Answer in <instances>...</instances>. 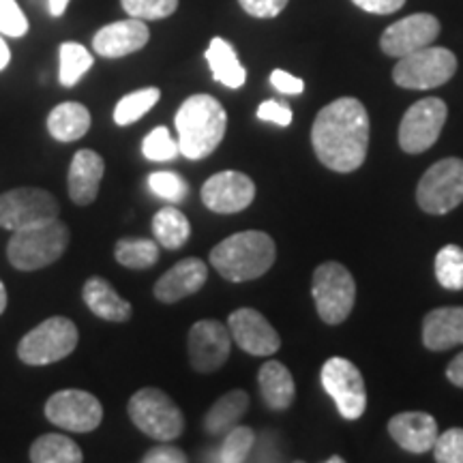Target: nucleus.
Here are the masks:
<instances>
[{"label":"nucleus","mask_w":463,"mask_h":463,"mask_svg":"<svg viewBox=\"0 0 463 463\" xmlns=\"http://www.w3.org/2000/svg\"><path fill=\"white\" fill-rule=\"evenodd\" d=\"M150 33L144 20L129 17L103 26L92 39V50L103 58H123L140 52L148 43Z\"/></svg>","instance_id":"18"},{"label":"nucleus","mask_w":463,"mask_h":463,"mask_svg":"<svg viewBox=\"0 0 463 463\" xmlns=\"http://www.w3.org/2000/svg\"><path fill=\"white\" fill-rule=\"evenodd\" d=\"M358 9L367 11V14H378V15H389L395 14L405 5V0H352Z\"/></svg>","instance_id":"44"},{"label":"nucleus","mask_w":463,"mask_h":463,"mask_svg":"<svg viewBox=\"0 0 463 463\" xmlns=\"http://www.w3.org/2000/svg\"><path fill=\"white\" fill-rule=\"evenodd\" d=\"M114 258L127 269H148L157 264L159 242L150 239H123L116 242Z\"/></svg>","instance_id":"32"},{"label":"nucleus","mask_w":463,"mask_h":463,"mask_svg":"<svg viewBox=\"0 0 463 463\" xmlns=\"http://www.w3.org/2000/svg\"><path fill=\"white\" fill-rule=\"evenodd\" d=\"M249 408V395L245 391H230L217 399L215 405L204 416V430L211 436H225L232 427L239 425Z\"/></svg>","instance_id":"27"},{"label":"nucleus","mask_w":463,"mask_h":463,"mask_svg":"<svg viewBox=\"0 0 463 463\" xmlns=\"http://www.w3.org/2000/svg\"><path fill=\"white\" fill-rule=\"evenodd\" d=\"M28 33V20L15 0H0V34L7 37H24Z\"/></svg>","instance_id":"39"},{"label":"nucleus","mask_w":463,"mask_h":463,"mask_svg":"<svg viewBox=\"0 0 463 463\" xmlns=\"http://www.w3.org/2000/svg\"><path fill=\"white\" fill-rule=\"evenodd\" d=\"M391 438L403 450L414 455L430 453L438 439V422L431 414L425 412H403L389 420Z\"/></svg>","instance_id":"21"},{"label":"nucleus","mask_w":463,"mask_h":463,"mask_svg":"<svg viewBox=\"0 0 463 463\" xmlns=\"http://www.w3.org/2000/svg\"><path fill=\"white\" fill-rule=\"evenodd\" d=\"M142 155L148 161H174L181 155V150H178V140L170 136V129L157 127L144 137Z\"/></svg>","instance_id":"36"},{"label":"nucleus","mask_w":463,"mask_h":463,"mask_svg":"<svg viewBox=\"0 0 463 463\" xmlns=\"http://www.w3.org/2000/svg\"><path fill=\"white\" fill-rule=\"evenodd\" d=\"M9 61H11V50H9V45L5 43V39L0 37V71L9 65Z\"/></svg>","instance_id":"47"},{"label":"nucleus","mask_w":463,"mask_h":463,"mask_svg":"<svg viewBox=\"0 0 463 463\" xmlns=\"http://www.w3.org/2000/svg\"><path fill=\"white\" fill-rule=\"evenodd\" d=\"M144 463H184L187 455L181 449L172 447V444H159V447L150 449L146 455L142 457Z\"/></svg>","instance_id":"42"},{"label":"nucleus","mask_w":463,"mask_h":463,"mask_svg":"<svg viewBox=\"0 0 463 463\" xmlns=\"http://www.w3.org/2000/svg\"><path fill=\"white\" fill-rule=\"evenodd\" d=\"M449 108L438 97L416 101L408 112L403 114L399 125V144L405 153L419 155L430 150L438 142L439 133L447 123Z\"/></svg>","instance_id":"12"},{"label":"nucleus","mask_w":463,"mask_h":463,"mask_svg":"<svg viewBox=\"0 0 463 463\" xmlns=\"http://www.w3.org/2000/svg\"><path fill=\"white\" fill-rule=\"evenodd\" d=\"M95 62V58L82 43L65 42L61 45V62H58V80L62 86L71 89L84 78V73L89 71Z\"/></svg>","instance_id":"31"},{"label":"nucleus","mask_w":463,"mask_h":463,"mask_svg":"<svg viewBox=\"0 0 463 463\" xmlns=\"http://www.w3.org/2000/svg\"><path fill=\"white\" fill-rule=\"evenodd\" d=\"M311 294L320 320L335 326L345 322L354 309L356 281L344 264L324 262L316 269Z\"/></svg>","instance_id":"7"},{"label":"nucleus","mask_w":463,"mask_h":463,"mask_svg":"<svg viewBox=\"0 0 463 463\" xmlns=\"http://www.w3.org/2000/svg\"><path fill=\"white\" fill-rule=\"evenodd\" d=\"M153 234L159 247L176 251L183 245H187L191 239V223L184 213L174 206H165L153 219Z\"/></svg>","instance_id":"28"},{"label":"nucleus","mask_w":463,"mask_h":463,"mask_svg":"<svg viewBox=\"0 0 463 463\" xmlns=\"http://www.w3.org/2000/svg\"><path fill=\"white\" fill-rule=\"evenodd\" d=\"M275 241L266 232L245 230L232 234L211 251V266L223 279L242 283L269 273L275 264Z\"/></svg>","instance_id":"3"},{"label":"nucleus","mask_w":463,"mask_h":463,"mask_svg":"<svg viewBox=\"0 0 463 463\" xmlns=\"http://www.w3.org/2000/svg\"><path fill=\"white\" fill-rule=\"evenodd\" d=\"M61 204L50 191L39 187H17L0 195V228L24 230L58 219Z\"/></svg>","instance_id":"9"},{"label":"nucleus","mask_w":463,"mask_h":463,"mask_svg":"<svg viewBox=\"0 0 463 463\" xmlns=\"http://www.w3.org/2000/svg\"><path fill=\"white\" fill-rule=\"evenodd\" d=\"M439 22L436 15L414 14L395 22L382 33L380 48L384 54L402 58L412 54L416 50L427 48L438 39Z\"/></svg>","instance_id":"16"},{"label":"nucleus","mask_w":463,"mask_h":463,"mask_svg":"<svg viewBox=\"0 0 463 463\" xmlns=\"http://www.w3.org/2000/svg\"><path fill=\"white\" fill-rule=\"evenodd\" d=\"M69 3H71V0H48L50 14L54 15V17H61V15L65 14V11H67Z\"/></svg>","instance_id":"46"},{"label":"nucleus","mask_w":463,"mask_h":463,"mask_svg":"<svg viewBox=\"0 0 463 463\" xmlns=\"http://www.w3.org/2000/svg\"><path fill=\"white\" fill-rule=\"evenodd\" d=\"M45 416L65 431L90 433L101 425L103 405L92 392L67 389L54 392L45 402Z\"/></svg>","instance_id":"13"},{"label":"nucleus","mask_w":463,"mask_h":463,"mask_svg":"<svg viewBox=\"0 0 463 463\" xmlns=\"http://www.w3.org/2000/svg\"><path fill=\"white\" fill-rule=\"evenodd\" d=\"M260 392H262L264 403L270 410H288L297 395V386H294V378L289 369L279 361H269L260 367L258 373Z\"/></svg>","instance_id":"24"},{"label":"nucleus","mask_w":463,"mask_h":463,"mask_svg":"<svg viewBox=\"0 0 463 463\" xmlns=\"http://www.w3.org/2000/svg\"><path fill=\"white\" fill-rule=\"evenodd\" d=\"M289 0H239V5L249 15L260 17V20H270L277 17L288 7Z\"/></svg>","instance_id":"41"},{"label":"nucleus","mask_w":463,"mask_h":463,"mask_svg":"<svg viewBox=\"0 0 463 463\" xmlns=\"http://www.w3.org/2000/svg\"><path fill=\"white\" fill-rule=\"evenodd\" d=\"M256 114H258L260 120H264V123H273L277 127H289V125H292V118H294L292 109H289L286 103L275 101V99L260 103Z\"/></svg>","instance_id":"40"},{"label":"nucleus","mask_w":463,"mask_h":463,"mask_svg":"<svg viewBox=\"0 0 463 463\" xmlns=\"http://www.w3.org/2000/svg\"><path fill=\"white\" fill-rule=\"evenodd\" d=\"M322 386L345 420H358L367 408V391L361 369L344 356H333L322 364Z\"/></svg>","instance_id":"11"},{"label":"nucleus","mask_w":463,"mask_h":463,"mask_svg":"<svg viewBox=\"0 0 463 463\" xmlns=\"http://www.w3.org/2000/svg\"><path fill=\"white\" fill-rule=\"evenodd\" d=\"M103 174H106V161L99 153L90 148L78 150L73 155L67 176L69 198L78 206L92 204L97 194H99Z\"/></svg>","instance_id":"20"},{"label":"nucleus","mask_w":463,"mask_h":463,"mask_svg":"<svg viewBox=\"0 0 463 463\" xmlns=\"http://www.w3.org/2000/svg\"><path fill=\"white\" fill-rule=\"evenodd\" d=\"M433 457L438 463H463V430L453 427L438 436L433 444Z\"/></svg>","instance_id":"38"},{"label":"nucleus","mask_w":463,"mask_h":463,"mask_svg":"<svg viewBox=\"0 0 463 463\" xmlns=\"http://www.w3.org/2000/svg\"><path fill=\"white\" fill-rule=\"evenodd\" d=\"M69 245V228L61 219L15 230L9 239L7 258L17 270H39L61 260Z\"/></svg>","instance_id":"4"},{"label":"nucleus","mask_w":463,"mask_h":463,"mask_svg":"<svg viewBox=\"0 0 463 463\" xmlns=\"http://www.w3.org/2000/svg\"><path fill=\"white\" fill-rule=\"evenodd\" d=\"M125 14L144 22L165 20L178 9V0H120Z\"/></svg>","instance_id":"37"},{"label":"nucleus","mask_w":463,"mask_h":463,"mask_svg":"<svg viewBox=\"0 0 463 463\" xmlns=\"http://www.w3.org/2000/svg\"><path fill=\"white\" fill-rule=\"evenodd\" d=\"M447 378H449V382H453L455 386L463 389V352L450 361L449 369H447Z\"/></svg>","instance_id":"45"},{"label":"nucleus","mask_w":463,"mask_h":463,"mask_svg":"<svg viewBox=\"0 0 463 463\" xmlns=\"http://www.w3.org/2000/svg\"><path fill=\"white\" fill-rule=\"evenodd\" d=\"M436 277L438 283L447 289L459 292L463 289V249L457 245H447L436 256Z\"/></svg>","instance_id":"33"},{"label":"nucleus","mask_w":463,"mask_h":463,"mask_svg":"<svg viewBox=\"0 0 463 463\" xmlns=\"http://www.w3.org/2000/svg\"><path fill=\"white\" fill-rule=\"evenodd\" d=\"M208 279V266L200 258H184L172 266L167 273L155 283V298L161 303H178V300L200 292Z\"/></svg>","instance_id":"19"},{"label":"nucleus","mask_w":463,"mask_h":463,"mask_svg":"<svg viewBox=\"0 0 463 463\" xmlns=\"http://www.w3.org/2000/svg\"><path fill=\"white\" fill-rule=\"evenodd\" d=\"M7 309V289H5V283L0 281V316Z\"/></svg>","instance_id":"48"},{"label":"nucleus","mask_w":463,"mask_h":463,"mask_svg":"<svg viewBox=\"0 0 463 463\" xmlns=\"http://www.w3.org/2000/svg\"><path fill=\"white\" fill-rule=\"evenodd\" d=\"M127 412L133 425L148 438L159 442H172L184 430V416L174 399L164 391L148 389L137 391L127 403Z\"/></svg>","instance_id":"5"},{"label":"nucleus","mask_w":463,"mask_h":463,"mask_svg":"<svg viewBox=\"0 0 463 463\" xmlns=\"http://www.w3.org/2000/svg\"><path fill=\"white\" fill-rule=\"evenodd\" d=\"M253 444H256V433H253L251 427H242V425L232 427V430L225 433L217 459L222 463L247 461L249 453L253 450Z\"/></svg>","instance_id":"34"},{"label":"nucleus","mask_w":463,"mask_h":463,"mask_svg":"<svg viewBox=\"0 0 463 463\" xmlns=\"http://www.w3.org/2000/svg\"><path fill=\"white\" fill-rule=\"evenodd\" d=\"M148 189L153 191L157 198L170 202V204H181L189 194V184L184 183L181 174L170 170H159L150 174Z\"/></svg>","instance_id":"35"},{"label":"nucleus","mask_w":463,"mask_h":463,"mask_svg":"<svg viewBox=\"0 0 463 463\" xmlns=\"http://www.w3.org/2000/svg\"><path fill=\"white\" fill-rule=\"evenodd\" d=\"M253 198H256V184L247 174L234 170L213 174L202 187L204 206L219 215H234L245 211Z\"/></svg>","instance_id":"15"},{"label":"nucleus","mask_w":463,"mask_h":463,"mask_svg":"<svg viewBox=\"0 0 463 463\" xmlns=\"http://www.w3.org/2000/svg\"><path fill=\"white\" fill-rule=\"evenodd\" d=\"M228 328L232 341L251 356H270L281 347L279 333L270 326L260 311L249 309V307L232 311Z\"/></svg>","instance_id":"17"},{"label":"nucleus","mask_w":463,"mask_h":463,"mask_svg":"<svg viewBox=\"0 0 463 463\" xmlns=\"http://www.w3.org/2000/svg\"><path fill=\"white\" fill-rule=\"evenodd\" d=\"M344 459H341V457H331V459H328V463H341Z\"/></svg>","instance_id":"49"},{"label":"nucleus","mask_w":463,"mask_h":463,"mask_svg":"<svg viewBox=\"0 0 463 463\" xmlns=\"http://www.w3.org/2000/svg\"><path fill=\"white\" fill-rule=\"evenodd\" d=\"M82 298L89 309L97 317L108 322H127L133 314L129 300L118 297V292L109 286L108 279L103 277H90L84 283Z\"/></svg>","instance_id":"23"},{"label":"nucleus","mask_w":463,"mask_h":463,"mask_svg":"<svg viewBox=\"0 0 463 463\" xmlns=\"http://www.w3.org/2000/svg\"><path fill=\"white\" fill-rule=\"evenodd\" d=\"M78 326L69 317L54 316L34 326L17 344V356L31 367H43L67 358L78 347Z\"/></svg>","instance_id":"6"},{"label":"nucleus","mask_w":463,"mask_h":463,"mask_svg":"<svg viewBox=\"0 0 463 463\" xmlns=\"http://www.w3.org/2000/svg\"><path fill=\"white\" fill-rule=\"evenodd\" d=\"M189 363L195 372L213 373L230 358L232 335L217 320H200L189 331Z\"/></svg>","instance_id":"14"},{"label":"nucleus","mask_w":463,"mask_h":463,"mask_svg":"<svg viewBox=\"0 0 463 463\" xmlns=\"http://www.w3.org/2000/svg\"><path fill=\"white\" fill-rule=\"evenodd\" d=\"M174 125L183 157L200 161L215 153L223 142L228 112L213 95H191L178 108Z\"/></svg>","instance_id":"2"},{"label":"nucleus","mask_w":463,"mask_h":463,"mask_svg":"<svg viewBox=\"0 0 463 463\" xmlns=\"http://www.w3.org/2000/svg\"><path fill=\"white\" fill-rule=\"evenodd\" d=\"M90 129V112L82 103L65 101L48 116V131L58 142H75Z\"/></svg>","instance_id":"26"},{"label":"nucleus","mask_w":463,"mask_h":463,"mask_svg":"<svg viewBox=\"0 0 463 463\" xmlns=\"http://www.w3.org/2000/svg\"><path fill=\"white\" fill-rule=\"evenodd\" d=\"M204 56L208 67H211L213 71V78H215L219 84L236 90L247 82L245 67L241 65L239 54H236V50L232 48L230 42H225L222 37H215L206 48Z\"/></svg>","instance_id":"25"},{"label":"nucleus","mask_w":463,"mask_h":463,"mask_svg":"<svg viewBox=\"0 0 463 463\" xmlns=\"http://www.w3.org/2000/svg\"><path fill=\"white\" fill-rule=\"evenodd\" d=\"M369 114L354 97H341L317 112L311 144L328 170L354 172L364 164L369 148Z\"/></svg>","instance_id":"1"},{"label":"nucleus","mask_w":463,"mask_h":463,"mask_svg":"<svg viewBox=\"0 0 463 463\" xmlns=\"http://www.w3.org/2000/svg\"><path fill=\"white\" fill-rule=\"evenodd\" d=\"M419 206L430 215H447L463 202V161L442 159L422 174L416 187Z\"/></svg>","instance_id":"10"},{"label":"nucleus","mask_w":463,"mask_h":463,"mask_svg":"<svg viewBox=\"0 0 463 463\" xmlns=\"http://www.w3.org/2000/svg\"><path fill=\"white\" fill-rule=\"evenodd\" d=\"M457 71V56L447 48L416 50L412 54L402 56L392 69V80L397 86L410 90H430L447 84Z\"/></svg>","instance_id":"8"},{"label":"nucleus","mask_w":463,"mask_h":463,"mask_svg":"<svg viewBox=\"0 0 463 463\" xmlns=\"http://www.w3.org/2000/svg\"><path fill=\"white\" fill-rule=\"evenodd\" d=\"M159 97H161V90L155 89V86L129 92V95H125L123 99L116 103L114 123L120 127L137 123V120L144 118L150 109L157 106Z\"/></svg>","instance_id":"30"},{"label":"nucleus","mask_w":463,"mask_h":463,"mask_svg":"<svg viewBox=\"0 0 463 463\" xmlns=\"http://www.w3.org/2000/svg\"><path fill=\"white\" fill-rule=\"evenodd\" d=\"M270 84H273L279 92H283V95H300V92L305 90L303 80L283 71V69H275V71L270 73Z\"/></svg>","instance_id":"43"},{"label":"nucleus","mask_w":463,"mask_h":463,"mask_svg":"<svg viewBox=\"0 0 463 463\" xmlns=\"http://www.w3.org/2000/svg\"><path fill=\"white\" fill-rule=\"evenodd\" d=\"M422 344L427 350L442 352L463 344V307H439L425 316Z\"/></svg>","instance_id":"22"},{"label":"nucleus","mask_w":463,"mask_h":463,"mask_svg":"<svg viewBox=\"0 0 463 463\" xmlns=\"http://www.w3.org/2000/svg\"><path fill=\"white\" fill-rule=\"evenodd\" d=\"M82 459V449L62 433H45L31 447V461L34 463H80Z\"/></svg>","instance_id":"29"}]
</instances>
